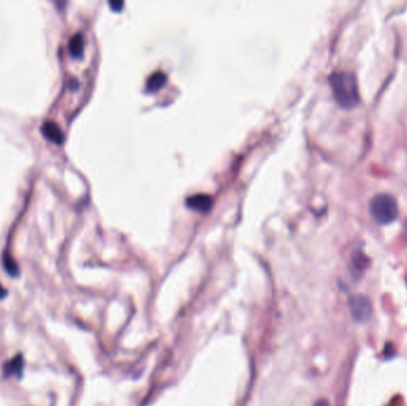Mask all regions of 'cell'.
<instances>
[{
  "label": "cell",
  "mask_w": 407,
  "mask_h": 406,
  "mask_svg": "<svg viewBox=\"0 0 407 406\" xmlns=\"http://www.w3.org/2000/svg\"><path fill=\"white\" fill-rule=\"evenodd\" d=\"M187 205L191 208L196 211H200V212H206L212 206V198L207 194H196L192 196L187 199Z\"/></svg>",
  "instance_id": "4"
},
{
  "label": "cell",
  "mask_w": 407,
  "mask_h": 406,
  "mask_svg": "<svg viewBox=\"0 0 407 406\" xmlns=\"http://www.w3.org/2000/svg\"><path fill=\"white\" fill-rule=\"evenodd\" d=\"M316 406H328V403L326 402V400H321V402L317 403Z\"/></svg>",
  "instance_id": "8"
},
{
  "label": "cell",
  "mask_w": 407,
  "mask_h": 406,
  "mask_svg": "<svg viewBox=\"0 0 407 406\" xmlns=\"http://www.w3.org/2000/svg\"><path fill=\"white\" fill-rule=\"evenodd\" d=\"M332 94L343 109H353L360 103L359 86L355 75L348 71H336L330 75Z\"/></svg>",
  "instance_id": "1"
},
{
  "label": "cell",
  "mask_w": 407,
  "mask_h": 406,
  "mask_svg": "<svg viewBox=\"0 0 407 406\" xmlns=\"http://www.w3.org/2000/svg\"><path fill=\"white\" fill-rule=\"evenodd\" d=\"M350 311L354 320L359 323L368 322L371 317V303L366 295H355L350 299Z\"/></svg>",
  "instance_id": "3"
},
{
  "label": "cell",
  "mask_w": 407,
  "mask_h": 406,
  "mask_svg": "<svg viewBox=\"0 0 407 406\" xmlns=\"http://www.w3.org/2000/svg\"><path fill=\"white\" fill-rule=\"evenodd\" d=\"M371 217L379 224H389L397 219L399 213L398 203L393 196L388 193H379L370 200L369 204Z\"/></svg>",
  "instance_id": "2"
},
{
  "label": "cell",
  "mask_w": 407,
  "mask_h": 406,
  "mask_svg": "<svg viewBox=\"0 0 407 406\" xmlns=\"http://www.w3.org/2000/svg\"><path fill=\"white\" fill-rule=\"evenodd\" d=\"M69 49H71L73 55H79L82 54L83 51V37L81 34H77L71 39V42H69Z\"/></svg>",
  "instance_id": "6"
},
{
  "label": "cell",
  "mask_w": 407,
  "mask_h": 406,
  "mask_svg": "<svg viewBox=\"0 0 407 406\" xmlns=\"http://www.w3.org/2000/svg\"><path fill=\"white\" fill-rule=\"evenodd\" d=\"M43 129H44L45 135H48L49 137L51 138V140H54L56 142L62 140V131H61L60 127L57 126L55 123H51V122H46V123H44V126H43Z\"/></svg>",
  "instance_id": "7"
},
{
  "label": "cell",
  "mask_w": 407,
  "mask_h": 406,
  "mask_svg": "<svg viewBox=\"0 0 407 406\" xmlns=\"http://www.w3.org/2000/svg\"><path fill=\"white\" fill-rule=\"evenodd\" d=\"M165 81H167V75H165L163 72H155V73L150 75L149 79L147 81V89L149 92L159 91V89L164 85Z\"/></svg>",
  "instance_id": "5"
},
{
  "label": "cell",
  "mask_w": 407,
  "mask_h": 406,
  "mask_svg": "<svg viewBox=\"0 0 407 406\" xmlns=\"http://www.w3.org/2000/svg\"><path fill=\"white\" fill-rule=\"evenodd\" d=\"M405 236H406V241H407V219L405 222Z\"/></svg>",
  "instance_id": "9"
}]
</instances>
